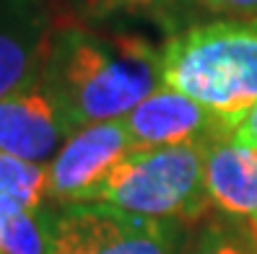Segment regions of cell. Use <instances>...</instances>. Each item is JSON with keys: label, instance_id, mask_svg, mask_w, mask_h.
I'll return each mask as SVG.
<instances>
[{"label": "cell", "instance_id": "6da1fadb", "mask_svg": "<svg viewBox=\"0 0 257 254\" xmlns=\"http://www.w3.org/2000/svg\"><path fill=\"white\" fill-rule=\"evenodd\" d=\"M42 83L73 130L119 119L161 86V50L127 29L60 26L50 39Z\"/></svg>", "mask_w": 257, "mask_h": 254}, {"label": "cell", "instance_id": "5bb4252c", "mask_svg": "<svg viewBox=\"0 0 257 254\" xmlns=\"http://www.w3.org/2000/svg\"><path fill=\"white\" fill-rule=\"evenodd\" d=\"M234 135H236L241 143L257 148V104H254V107H252L244 117H241V122L234 127Z\"/></svg>", "mask_w": 257, "mask_h": 254}, {"label": "cell", "instance_id": "30bf717a", "mask_svg": "<svg viewBox=\"0 0 257 254\" xmlns=\"http://www.w3.org/2000/svg\"><path fill=\"white\" fill-rule=\"evenodd\" d=\"M68 11L86 26L125 29L133 24H148L169 32H182L198 0H63Z\"/></svg>", "mask_w": 257, "mask_h": 254}, {"label": "cell", "instance_id": "52a82bcc", "mask_svg": "<svg viewBox=\"0 0 257 254\" xmlns=\"http://www.w3.org/2000/svg\"><path fill=\"white\" fill-rule=\"evenodd\" d=\"M42 76L0 99V151L32 163H50L73 135Z\"/></svg>", "mask_w": 257, "mask_h": 254}, {"label": "cell", "instance_id": "9c48e42d", "mask_svg": "<svg viewBox=\"0 0 257 254\" xmlns=\"http://www.w3.org/2000/svg\"><path fill=\"white\" fill-rule=\"evenodd\" d=\"M203 158L205 187L213 207L257 231V148L241 143L231 130L210 140Z\"/></svg>", "mask_w": 257, "mask_h": 254}, {"label": "cell", "instance_id": "7c38bea8", "mask_svg": "<svg viewBox=\"0 0 257 254\" xmlns=\"http://www.w3.org/2000/svg\"><path fill=\"white\" fill-rule=\"evenodd\" d=\"M185 254H257V231L229 215L205 220Z\"/></svg>", "mask_w": 257, "mask_h": 254}, {"label": "cell", "instance_id": "8992f818", "mask_svg": "<svg viewBox=\"0 0 257 254\" xmlns=\"http://www.w3.org/2000/svg\"><path fill=\"white\" fill-rule=\"evenodd\" d=\"M125 125L133 151L161 145H208L234 130L216 112L169 86H159L154 94H148L130 114H125Z\"/></svg>", "mask_w": 257, "mask_h": 254}, {"label": "cell", "instance_id": "4fadbf2b", "mask_svg": "<svg viewBox=\"0 0 257 254\" xmlns=\"http://www.w3.org/2000/svg\"><path fill=\"white\" fill-rule=\"evenodd\" d=\"M200 8L234 19H257V0H198Z\"/></svg>", "mask_w": 257, "mask_h": 254}, {"label": "cell", "instance_id": "277c9868", "mask_svg": "<svg viewBox=\"0 0 257 254\" xmlns=\"http://www.w3.org/2000/svg\"><path fill=\"white\" fill-rule=\"evenodd\" d=\"M179 226L99 202L63 205L50 215L47 254H179Z\"/></svg>", "mask_w": 257, "mask_h": 254}, {"label": "cell", "instance_id": "3957f363", "mask_svg": "<svg viewBox=\"0 0 257 254\" xmlns=\"http://www.w3.org/2000/svg\"><path fill=\"white\" fill-rule=\"evenodd\" d=\"M205 145H161L133 151L88 202L112 205L133 215L198 223L210 210L205 187Z\"/></svg>", "mask_w": 257, "mask_h": 254}, {"label": "cell", "instance_id": "5b68a950", "mask_svg": "<svg viewBox=\"0 0 257 254\" xmlns=\"http://www.w3.org/2000/svg\"><path fill=\"white\" fill-rule=\"evenodd\" d=\"M130 153L133 140L125 117L78 127L47 163L50 200L57 205H86Z\"/></svg>", "mask_w": 257, "mask_h": 254}, {"label": "cell", "instance_id": "8fae6325", "mask_svg": "<svg viewBox=\"0 0 257 254\" xmlns=\"http://www.w3.org/2000/svg\"><path fill=\"white\" fill-rule=\"evenodd\" d=\"M47 163H32L0 151V218L19 210L47 213Z\"/></svg>", "mask_w": 257, "mask_h": 254}, {"label": "cell", "instance_id": "7a4b0ae2", "mask_svg": "<svg viewBox=\"0 0 257 254\" xmlns=\"http://www.w3.org/2000/svg\"><path fill=\"white\" fill-rule=\"evenodd\" d=\"M161 86L236 127L257 104V19L192 24L161 47Z\"/></svg>", "mask_w": 257, "mask_h": 254}, {"label": "cell", "instance_id": "ba28073f", "mask_svg": "<svg viewBox=\"0 0 257 254\" xmlns=\"http://www.w3.org/2000/svg\"><path fill=\"white\" fill-rule=\"evenodd\" d=\"M52 32L44 0H0V99L42 76Z\"/></svg>", "mask_w": 257, "mask_h": 254}]
</instances>
